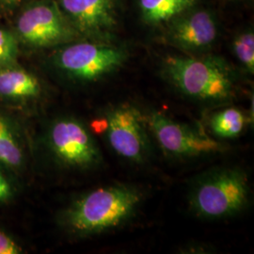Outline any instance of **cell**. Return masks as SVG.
<instances>
[{"label":"cell","instance_id":"cell-9","mask_svg":"<svg viewBox=\"0 0 254 254\" xmlns=\"http://www.w3.org/2000/svg\"><path fill=\"white\" fill-rule=\"evenodd\" d=\"M55 1L82 39L107 42L118 27V0Z\"/></svg>","mask_w":254,"mask_h":254},{"label":"cell","instance_id":"cell-19","mask_svg":"<svg viewBox=\"0 0 254 254\" xmlns=\"http://www.w3.org/2000/svg\"><path fill=\"white\" fill-rule=\"evenodd\" d=\"M29 0H0V9L4 10H12L21 7Z\"/></svg>","mask_w":254,"mask_h":254},{"label":"cell","instance_id":"cell-12","mask_svg":"<svg viewBox=\"0 0 254 254\" xmlns=\"http://www.w3.org/2000/svg\"><path fill=\"white\" fill-rule=\"evenodd\" d=\"M141 19L151 27H167L198 5L199 0H137Z\"/></svg>","mask_w":254,"mask_h":254},{"label":"cell","instance_id":"cell-7","mask_svg":"<svg viewBox=\"0 0 254 254\" xmlns=\"http://www.w3.org/2000/svg\"><path fill=\"white\" fill-rule=\"evenodd\" d=\"M107 139L112 150L133 163L144 162L149 154L146 117L131 105H120L106 115Z\"/></svg>","mask_w":254,"mask_h":254},{"label":"cell","instance_id":"cell-15","mask_svg":"<svg viewBox=\"0 0 254 254\" xmlns=\"http://www.w3.org/2000/svg\"><path fill=\"white\" fill-rule=\"evenodd\" d=\"M234 53L237 61L248 71L254 74V34L249 29L239 33L233 43Z\"/></svg>","mask_w":254,"mask_h":254},{"label":"cell","instance_id":"cell-8","mask_svg":"<svg viewBox=\"0 0 254 254\" xmlns=\"http://www.w3.org/2000/svg\"><path fill=\"white\" fill-rule=\"evenodd\" d=\"M147 127L165 154L176 157H194L218 154L223 146L216 139L181 125L160 112L146 116Z\"/></svg>","mask_w":254,"mask_h":254},{"label":"cell","instance_id":"cell-18","mask_svg":"<svg viewBox=\"0 0 254 254\" xmlns=\"http://www.w3.org/2000/svg\"><path fill=\"white\" fill-rule=\"evenodd\" d=\"M13 194V190L6 176L0 172V203L8 202Z\"/></svg>","mask_w":254,"mask_h":254},{"label":"cell","instance_id":"cell-16","mask_svg":"<svg viewBox=\"0 0 254 254\" xmlns=\"http://www.w3.org/2000/svg\"><path fill=\"white\" fill-rule=\"evenodd\" d=\"M18 39L12 30L0 27V68L17 63Z\"/></svg>","mask_w":254,"mask_h":254},{"label":"cell","instance_id":"cell-11","mask_svg":"<svg viewBox=\"0 0 254 254\" xmlns=\"http://www.w3.org/2000/svg\"><path fill=\"white\" fill-rule=\"evenodd\" d=\"M41 92L36 75L17 63L0 68V99L24 102L35 99Z\"/></svg>","mask_w":254,"mask_h":254},{"label":"cell","instance_id":"cell-14","mask_svg":"<svg viewBox=\"0 0 254 254\" xmlns=\"http://www.w3.org/2000/svg\"><path fill=\"white\" fill-rule=\"evenodd\" d=\"M247 125V118L242 110L236 108L221 109L210 119L209 126L215 136L233 138L239 136Z\"/></svg>","mask_w":254,"mask_h":254},{"label":"cell","instance_id":"cell-17","mask_svg":"<svg viewBox=\"0 0 254 254\" xmlns=\"http://www.w3.org/2000/svg\"><path fill=\"white\" fill-rule=\"evenodd\" d=\"M23 249L4 231L0 230V254H20Z\"/></svg>","mask_w":254,"mask_h":254},{"label":"cell","instance_id":"cell-6","mask_svg":"<svg viewBox=\"0 0 254 254\" xmlns=\"http://www.w3.org/2000/svg\"><path fill=\"white\" fill-rule=\"evenodd\" d=\"M47 144L55 158L68 168L90 170L102 162L95 139L77 119L63 117L54 121L48 129Z\"/></svg>","mask_w":254,"mask_h":254},{"label":"cell","instance_id":"cell-3","mask_svg":"<svg viewBox=\"0 0 254 254\" xmlns=\"http://www.w3.org/2000/svg\"><path fill=\"white\" fill-rule=\"evenodd\" d=\"M250 198L248 177L236 168L209 171L194 182L189 196L191 211L210 220L236 216L245 208Z\"/></svg>","mask_w":254,"mask_h":254},{"label":"cell","instance_id":"cell-1","mask_svg":"<svg viewBox=\"0 0 254 254\" xmlns=\"http://www.w3.org/2000/svg\"><path fill=\"white\" fill-rule=\"evenodd\" d=\"M142 199V192L131 185L101 187L73 201L60 220L75 236L98 235L125 224L135 215Z\"/></svg>","mask_w":254,"mask_h":254},{"label":"cell","instance_id":"cell-4","mask_svg":"<svg viewBox=\"0 0 254 254\" xmlns=\"http://www.w3.org/2000/svg\"><path fill=\"white\" fill-rule=\"evenodd\" d=\"M128 52L105 41L79 39L64 44L55 52L52 64L66 77L93 82L114 73L127 62Z\"/></svg>","mask_w":254,"mask_h":254},{"label":"cell","instance_id":"cell-2","mask_svg":"<svg viewBox=\"0 0 254 254\" xmlns=\"http://www.w3.org/2000/svg\"><path fill=\"white\" fill-rule=\"evenodd\" d=\"M162 73L177 91L194 100L221 104L235 93L233 72L217 57L168 56Z\"/></svg>","mask_w":254,"mask_h":254},{"label":"cell","instance_id":"cell-10","mask_svg":"<svg viewBox=\"0 0 254 254\" xmlns=\"http://www.w3.org/2000/svg\"><path fill=\"white\" fill-rule=\"evenodd\" d=\"M165 28L167 42L186 52H203L218 38L216 16L198 5L173 20Z\"/></svg>","mask_w":254,"mask_h":254},{"label":"cell","instance_id":"cell-13","mask_svg":"<svg viewBox=\"0 0 254 254\" xmlns=\"http://www.w3.org/2000/svg\"><path fill=\"white\" fill-rule=\"evenodd\" d=\"M25 163V152L11 120L0 112V165L19 171Z\"/></svg>","mask_w":254,"mask_h":254},{"label":"cell","instance_id":"cell-5","mask_svg":"<svg viewBox=\"0 0 254 254\" xmlns=\"http://www.w3.org/2000/svg\"><path fill=\"white\" fill-rule=\"evenodd\" d=\"M12 31L20 45L41 49L82 39L55 0L28 1L21 6Z\"/></svg>","mask_w":254,"mask_h":254}]
</instances>
